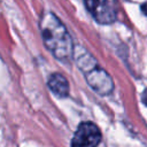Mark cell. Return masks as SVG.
Segmentation results:
<instances>
[{
  "label": "cell",
  "instance_id": "1",
  "mask_svg": "<svg viewBox=\"0 0 147 147\" xmlns=\"http://www.w3.org/2000/svg\"><path fill=\"white\" fill-rule=\"evenodd\" d=\"M40 32L45 46L56 59L61 61H68L72 56V39L67 28L56 15L47 11L41 16Z\"/></svg>",
  "mask_w": 147,
  "mask_h": 147
},
{
  "label": "cell",
  "instance_id": "2",
  "mask_svg": "<svg viewBox=\"0 0 147 147\" xmlns=\"http://www.w3.org/2000/svg\"><path fill=\"white\" fill-rule=\"evenodd\" d=\"M78 67L84 71L88 85L99 94H109L114 88L110 76L96 65V62L90 54L78 55Z\"/></svg>",
  "mask_w": 147,
  "mask_h": 147
},
{
  "label": "cell",
  "instance_id": "3",
  "mask_svg": "<svg viewBox=\"0 0 147 147\" xmlns=\"http://www.w3.org/2000/svg\"><path fill=\"white\" fill-rule=\"evenodd\" d=\"M87 10L96 22L110 24L117 17L116 0H84Z\"/></svg>",
  "mask_w": 147,
  "mask_h": 147
},
{
  "label": "cell",
  "instance_id": "4",
  "mask_svg": "<svg viewBox=\"0 0 147 147\" xmlns=\"http://www.w3.org/2000/svg\"><path fill=\"white\" fill-rule=\"evenodd\" d=\"M101 141V132L92 122L79 124L71 140V147H96Z\"/></svg>",
  "mask_w": 147,
  "mask_h": 147
},
{
  "label": "cell",
  "instance_id": "5",
  "mask_svg": "<svg viewBox=\"0 0 147 147\" xmlns=\"http://www.w3.org/2000/svg\"><path fill=\"white\" fill-rule=\"evenodd\" d=\"M48 87L51 91L60 98H64L69 94V83L61 74H53L48 78Z\"/></svg>",
  "mask_w": 147,
  "mask_h": 147
},
{
  "label": "cell",
  "instance_id": "6",
  "mask_svg": "<svg viewBox=\"0 0 147 147\" xmlns=\"http://www.w3.org/2000/svg\"><path fill=\"white\" fill-rule=\"evenodd\" d=\"M142 100H144V102L147 105V90L144 92V95H142Z\"/></svg>",
  "mask_w": 147,
  "mask_h": 147
}]
</instances>
